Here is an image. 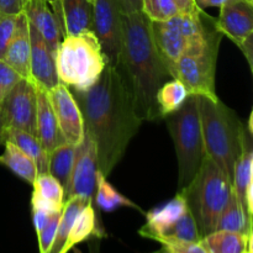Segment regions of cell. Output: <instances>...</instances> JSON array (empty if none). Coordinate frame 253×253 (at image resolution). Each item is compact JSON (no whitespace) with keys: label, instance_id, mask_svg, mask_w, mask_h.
I'll return each mask as SVG.
<instances>
[{"label":"cell","instance_id":"6da1fadb","mask_svg":"<svg viewBox=\"0 0 253 253\" xmlns=\"http://www.w3.org/2000/svg\"><path fill=\"white\" fill-rule=\"evenodd\" d=\"M71 91L81 109L84 130L95 142L99 173L108 178L143 123L135 111L123 64L106 63L100 78L88 90Z\"/></svg>","mask_w":253,"mask_h":253},{"label":"cell","instance_id":"7a4b0ae2","mask_svg":"<svg viewBox=\"0 0 253 253\" xmlns=\"http://www.w3.org/2000/svg\"><path fill=\"white\" fill-rule=\"evenodd\" d=\"M151 20L142 11L123 14V53L121 64L125 71L133 106L142 121L161 119L158 89L172 79L155 41Z\"/></svg>","mask_w":253,"mask_h":253},{"label":"cell","instance_id":"3957f363","mask_svg":"<svg viewBox=\"0 0 253 253\" xmlns=\"http://www.w3.org/2000/svg\"><path fill=\"white\" fill-rule=\"evenodd\" d=\"M199 115L205 155L219 166L232 184L236 161L252 133L220 99L199 96Z\"/></svg>","mask_w":253,"mask_h":253},{"label":"cell","instance_id":"277c9868","mask_svg":"<svg viewBox=\"0 0 253 253\" xmlns=\"http://www.w3.org/2000/svg\"><path fill=\"white\" fill-rule=\"evenodd\" d=\"M197 221L200 236L215 231L222 210L232 194V184L219 166L204 155L197 174L179 189Z\"/></svg>","mask_w":253,"mask_h":253},{"label":"cell","instance_id":"5b68a950","mask_svg":"<svg viewBox=\"0 0 253 253\" xmlns=\"http://www.w3.org/2000/svg\"><path fill=\"white\" fill-rule=\"evenodd\" d=\"M106 58L93 31L66 35L56 52L59 83L69 90L84 91L98 82Z\"/></svg>","mask_w":253,"mask_h":253},{"label":"cell","instance_id":"8992f818","mask_svg":"<svg viewBox=\"0 0 253 253\" xmlns=\"http://www.w3.org/2000/svg\"><path fill=\"white\" fill-rule=\"evenodd\" d=\"M163 119L174 142L179 169L178 185L182 189L197 174L205 155L199 115V96L189 95L177 111Z\"/></svg>","mask_w":253,"mask_h":253},{"label":"cell","instance_id":"52a82bcc","mask_svg":"<svg viewBox=\"0 0 253 253\" xmlns=\"http://www.w3.org/2000/svg\"><path fill=\"white\" fill-rule=\"evenodd\" d=\"M221 40H214L199 52H188L168 66L172 78L182 82L189 95L219 100L215 90V72Z\"/></svg>","mask_w":253,"mask_h":253},{"label":"cell","instance_id":"ba28073f","mask_svg":"<svg viewBox=\"0 0 253 253\" xmlns=\"http://www.w3.org/2000/svg\"><path fill=\"white\" fill-rule=\"evenodd\" d=\"M93 32L100 43L106 63L116 66L123 53V10L118 0H94Z\"/></svg>","mask_w":253,"mask_h":253},{"label":"cell","instance_id":"9c48e42d","mask_svg":"<svg viewBox=\"0 0 253 253\" xmlns=\"http://www.w3.org/2000/svg\"><path fill=\"white\" fill-rule=\"evenodd\" d=\"M4 128H17L37 137V94L35 82L21 78L0 104Z\"/></svg>","mask_w":253,"mask_h":253},{"label":"cell","instance_id":"30bf717a","mask_svg":"<svg viewBox=\"0 0 253 253\" xmlns=\"http://www.w3.org/2000/svg\"><path fill=\"white\" fill-rule=\"evenodd\" d=\"M98 174L99 160L95 142L88 131L84 130L83 140L76 146V157L68 184L64 189V200L78 195L94 202Z\"/></svg>","mask_w":253,"mask_h":253},{"label":"cell","instance_id":"8fae6325","mask_svg":"<svg viewBox=\"0 0 253 253\" xmlns=\"http://www.w3.org/2000/svg\"><path fill=\"white\" fill-rule=\"evenodd\" d=\"M151 30H152L153 41L156 47L165 62L166 67L170 66L173 62L188 52H199L204 48L208 43L216 39H222L224 35L220 31L214 32L210 37H208L205 41L194 42L184 36L179 30L175 27L170 20L162 22H151Z\"/></svg>","mask_w":253,"mask_h":253},{"label":"cell","instance_id":"7c38bea8","mask_svg":"<svg viewBox=\"0 0 253 253\" xmlns=\"http://www.w3.org/2000/svg\"><path fill=\"white\" fill-rule=\"evenodd\" d=\"M47 93L62 136L67 143L78 146L84 137V121L73 94L62 83L47 90Z\"/></svg>","mask_w":253,"mask_h":253},{"label":"cell","instance_id":"4fadbf2b","mask_svg":"<svg viewBox=\"0 0 253 253\" xmlns=\"http://www.w3.org/2000/svg\"><path fill=\"white\" fill-rule=\"evenodd\" d=\"M216 29L237 47L253 36V0H226L220 6Z\"/></svg>","mask_w":253,"mask_h":253},{"label":"cell","instance_id":"5bb4252c","mask_svg":"<svg viewBox=\"0 0 253 253\" xmlns=\"http://www.w3.org/2000/svg\"><path fill=\"white\" fill-rule=\"evenodd\" d=\"M29 31L30 44H31V54H30L31 78L35 83L49 90L59 83L56 69V53L49 48L46 41L30 24Z\"/></svg>","mask_w":253,"mask_h":253},{"label":"cell","instance_id":"9a60e30c","mask_svg":"<svg viewBox=\"0 0 253 253\" xmlns=\"http://www.w3.org/2000/svg\"><path fill=\"white\" fill-rule=\"evenodd\" d=\"M35 88L37 94V138L44 151L49 155L54 148L67 142L59 131L47 89L37 83H35Z\"/></svg>","mask_w":253,"mask_h":253},{"label":"cell","instance_id":"2e32d148","mask_svg":"<svg viewBox=\"0 0 253 253\" xmlns=\"http://www.w3.org/2000/svg\"><path fill=\"white\" fill-rule=\"evenodd\" d=\"M30 54H31V44H30L29 21L26 15L22 11L17 15L16 29L7 44L2 61L9 64L21 78L32 81L31 71H30Z\"/></svg>","mask_w":253,"mask_h":253},{"label":"cell","instance_id":"e0dca14e","mask_svg":"<svg viewBox=\"0 0 253 253\" xmlns=\"http://www.w3.org/2000/svg\"><path fill=\"white\" fill-rule=\"evenodd\" d=\"M24 14L26 15L29 24L35 27L49 48L56 53L63 35L48 2L46 0H27Z\"/></svg>","mask_w":253,"mask_h":253},{"label":"cell","instance_id":"ac0fdd59","mask_svg":"<svg viewBox=\"0 0 253 253\" xmlns=\"http://www.w3.org/2000/svg\"><path fill=\"white\" fill-rule=\"evenodd\" d=\"M189 210L184 195L180 192L166 204L150 210L146 214L147 222L140 229L138 234L146 239L153 240L156 236L179 220Z\"/></svg>","mask_w":253,"mask_h":253},{"label":"cell","instance_id":"d6986e66","mask_svg":"<svg viewBox=\"0 0 253 253\" xmlns=\"http://www.w3.org/2000/svg\"><path fill=\"white\" fill-rule=\"evenodd\" d=\"M32 185V209H41L49 212L62 210L64 203V189L56 178L48 173L39 174Z\"/></svg>","mask_w":253,"mask_h":253},{"label":"cell","instance_id":"ffe728a7","mask_svg":"<svg viewBox=\"0 0 253 253\" xmlns=\"http://www.w3.org/2000/svg\"><path fill=\"white\" fill-rule=\"evenodd\" d=\"M63 37L93 31V6L89 0H62Z\"/></svg>","mask_w":253,"mask_h":253},{"label":"cell","instance_id":"44dd1931","mask_svg":"<svg viewBox=\"0 0 253 253\" xmlns=\"http://www.w3.org/2000/svg\"><path fill=\"white\" fill-rule=\"evenodd\" d=\"M200 244L208 253H244L252 246V235L215 230L202 237Z\"/></svg>","mask_w":253,"mask_h":253},{"label":"cell","instance_id":"7402d4cb","mask_svg":"<svg viewBox=\"0 0 253 253\" xmlns=\"http://www.w3.org/2000/svg\"><path fill=\"white\" fill-rule=\"evenodd\" d=\"M93 203L91 200L86 199L83 197H71L68 199L64 200L63 207H62L61 217H59L58 227H57L56 236H54L52 246L49 249L48 253H63L64 246L68 240L69 232H71L72 226H73L74 221H76L77 216L79 212L89 204Z\"/></svg>","mask_w":253,"mask_h":253},{"label":"cell","instance_id":"603a6c76","mask_svg":"<svg viewBox=\"0 0 253 253\" xmlns=\"http://www.w3.org/2000/svg\"><path fill=\"white\" fill-rule=\"evenodd\" d=\"M4 140L14 143L32 158L36 163L39 174L48 173V153L44 151L36 136L17 128H5Z\"/></svg>","mask_w":253,"mask_h":253},{"label":"cell","instance_id":"cb8c5ba5","mask_svg":"<svg viewBox=\"0 0 253 253\" xmlns=\"http://www.w3.org/2000/svg\"><path fill=\"white\" fill-rule=\"evenodd\" d=\"M216 230H225L241 235H252V216L240 204L234 192L230 195L229 202L220 215Z\"/></svg>","mask_w":253,"mask_h":253},{"label":"cell","instance_id":"d4e9b609","mask_svg":"<svg viewBox=\"0 0 253 253\" xmlns=\"http://www.w3.org/2000/svg\"><path fill=\"white\" fill-rule=\"evenodd\" d=\"M253 175V151H252V135L249 136L244 151L239 160L236 161L232 179V192L240 202V204L246 209V192L251 187ZM247 210V209H246Z\"/></svg>","mask_w":253,"mask_h":253},{"label":"cell","instance_id":"484cf974","mask_svg":"<svg viewBox=\"0 0 253 253\" xmlns=\"http://www.w3.org/2000/svg\"><path fill=\"white\" fill-rule=\"evenodd\" d=\"M4 146L5 150L4 153L0 156V163L9 168L12 173H15L25 182L34 184L35 179L39 175L34 160L9 141H5Z\"/></svg>","mask_w":253,"mask_h":253},{"label":"cell","instance_id":"4316f807","mask_svg":"<svg viewBox=\"0 0 253 253\" xmlns=\"http://www.w3.org/2000/svg\"><path fill=\"white\" fill-rule=\"evenodd\" d=\"M155 241L166 244V242H199L202 236L199 234L197 221L192 215L190 210H188L179 220L170 225L168 229L161 232L156 236Z\"/></svg>","mask_w":253,"mask_h":253},{"label":"cell","instance_id":"83f0119b","mask_svg":"<svg viewBox=\"0 0 253 253\" xmlns=\"http://www.w3.org/2000/svg\"><path fill=\"white\" fill-rule=\"evenodd\" d=\"M76 157V146L63 143L54 148L48 155V174L56 178L63 189H66L73 168Z\"/></svg>","mask_w":253,"mask_h":253},{"label":"cell","instance_id":"f1b7e54d","mask_svg":"<svg viewBox=\"0 0 253 253\" xmlns=\"http://www.w3.org/2000/svg\"><path fill=\"white\" fill-rule=\"evenodd\" d=\"M188 96H189V93H188L187 88L178 79L172 78L163 83L156 95L161 118H165V116L177 111Z\"/></svg>","mask_w":253,"mask_h":253},{"label":"cell","instance_id":"f546056e","mask_svg":"<svg viewBox=\"0 0 253 253\" xmlns=\"http://www.w3.org/2000/svg\"><path fill=\"white\" fill-rule=\"evenodd\" d=\"M96 234V220L95 210H94L93 203H89L77 216L71 232H69L68 240L64 246L63 253H68L76 245L85 241L89 237Z\"/></svg>","mask_w":253,"mask_h":253},{"label":"cell","instance_id":"4dcf8cb0","mask_svg":"<svg viewBox=\"0 0 253 253\" xmlns=\"http://www.w3.org/2000/svg\"><path fill=\"white\" fill-rule=\"evenodd\" d=\"M94 200H95L96 205L104 211H114L120 207H130L140 210L137 205L133 204L126 197H124L121 193H119L100 173L98 174V180H96Z\"/></svg>","mask_w":253,"mask_h":253},{"label":"cell","instance_id":"1f68e13d","mask_svg":"<svg viewBox=\"0 0 253 253\" xmlns=\"http://www.w3.org/2000/svg\"><path fill=\"white\" fill-rule=\"evenodd\" d=\"M142 12L153 22L172 19L179 12L173 0H142Z\"/></svg>","mask_w":253,"mask_h":253},{"label":"cell","instance_id":"d6a6232c","mask_svg":"<svg viewBox=\"0 0 253 253\" xmlns=\"http://www.w3.org/2000/svg\"><path fill=\"white\" fill-rule=\"evenodd\" d=\"M61 212L62 210L54 212V214L52 215L51 219H49V221L46 224V226L37 234V237H39L40 253H48L49 249H51L52 242H53L54 236H56L57 227H58Z\"/></svg>","mask_w":253,"mask_h":253},{"label":"cell","instance_id":"836d02e7","mask_svg":"<svg viewBox=\"0 0 253 253\" xmlns=\"http://www.w3.org/2000/svg\"><path fill=\"white\" fill-rule=\"evenodd\" d=\"M17 15H0V59L4 57L10 40L16 29Z\"/></svg>","mask_w":253,"mask_h":253},{"label":"cell","instance_id":"e575fe53","mask_svg":"<svg viewBox=\"0 0 253 253\" xmlns=\"http://www.w3.org/2000/svg\"><path fill=\"white\" fill-rule=\"evenodd\" d=\"M21 77L2 59H0V104Z\"/></svg>","mask_w":253,"mask_h":253},{"label":"cell","instance_id":"d590c367","mask_svg":"<svg viewBox=\"0 0 253 253\" xmlns=\"http://www.w3.org/2000/svg\"><path fill=\"white\" fill-rule=\"evenodd\" d=\"M173 253H208L199 242H166L162 244Z\"/></svg>","mask_w":253,"mask_h":253},{"label":"cell","instance_id":"8d00e7d4","mask_svg":"<svg viewBox=\"0 0 253 253\" xmlns=\"http://www.w3.org/2000/svg\"><path fill=\"white\" fill-rule=\"evenodd\" d=\"M27 0H0V15H19Z\"/></svg>","mask_w":253,"mask_h":253},{"label":"cell","instance_id":"74e56055","mask_svg":"<svg viewBox=\"0 0 253 253\" xmlns=\"http://www.w3.org/2000/svg\"><path fill=\"white\" fill-rule=\"evenodd\" d=\"M53 214L54 212L44 211V210L41 209H32V220H34V226L36 234H39L46 226V224L49 221V219H51Z\"/></svg>","mask_w":253,"mask_h":253},{"label":"cell","instance_id":"f35d334b","mask_svg":"<svg viewBox=\"0 0 253 253\" xmlns=\"http://www.w3.org/2000/svg\"><path fill=\"white\" fill-rule=\"evenodd\" d=\"M177 5L179 12H183V14H197L199 12L200 7L197 6L194 0H173Z\"/></svg>","mask_w":253,"mask_h":253},{"label":"cell","instance_id":"ab89813d","mask_svg":"<svg viewBox=\"0 0 253 253\" xmlns=\"http://www.w3.org/2000/svg\"><path fill=\"white\" fill-rule=\"evenodd\" d=\"M124 14L142 11V0H118Z\"/></svg>","mask_w":253,"mask_h":253},{"label":"cell","instance_id":"60d3db41","mask_svg":"<svg viewBox=\"0 0 253 253\" xmlns=\"http://www.w3.org/2000/svg\"><path fill=\"white\" fill-rule=\"evenodd\" d=\"M51 6L59 26H61L62 35H63V11H62V0H46Z\"/></svg>","mask_w":253,"mask_h":253},{"label":"cell","instance_id":"b9f144b4","mask_svg":"<svg viewBox=\"0 0 253 253\" xmlns=\"http://www.w3.org/2000/svg\"><path fill=\"white\" fill-rule=\"evenodd\" d=\"M198 7L204 10L205 7H220L226 0H194Z\"/></svg>","mask_w":253,"mask_h":253},{"label":"cell","instance_id":"7bdbcfd3","mask_svg":"<svg viewBox=\"0 0 253 253\" xmlns=\"http://www.w3.org/2000/svg\"><path fill=\"white\" fill-rule=\"evenodd\" d=\"M4 124H2L1 120V113H0V145H4L5 140H4Z\"/></svg>","mask_w":253,"mask_h":253},{"label":"cell","instance_id":"ee69618b","mask_svg":"<svg viewBox=\"0 0 253 253\" xmlns=\"http://www.w3.org/2000/svg\"><path fill=\"white\" fill-rule=\"evenodd\" d=\"M153 253H173V252L170 251V250H168L167 247L163 246V245H162V249L158 250V251H156V252H153Z\"/></svg>","mask_w":253,"mask_h":253},{"label":"cell","instance_id":"f6af8a7d","mask_svg":"<svg viewBox=\"0 0 253 253\" xmlns=\"http://www.w3.org/2000/svg\"><path fill=\"white\" fill-rule=\"evenodd\" d=\"M244 253H252V246H250V247H249V249H247V250H246V251H245Z\"/></svg>","mask_w":253,"mask_h":253},{"label":"cell","instance_id":"bcb514c9","mask_svg":"<svg viewBox=\"0 0 253 253\" xmlns=\"http://www.w3.org/2000/svg\"><path fill=\"white\" fill-rule=\"evenodd\" d=\"M89 1H90V2H93V1H94V0H89Z\"/></svg>","mask_w":253,"mask_h":253}]
</instances>
